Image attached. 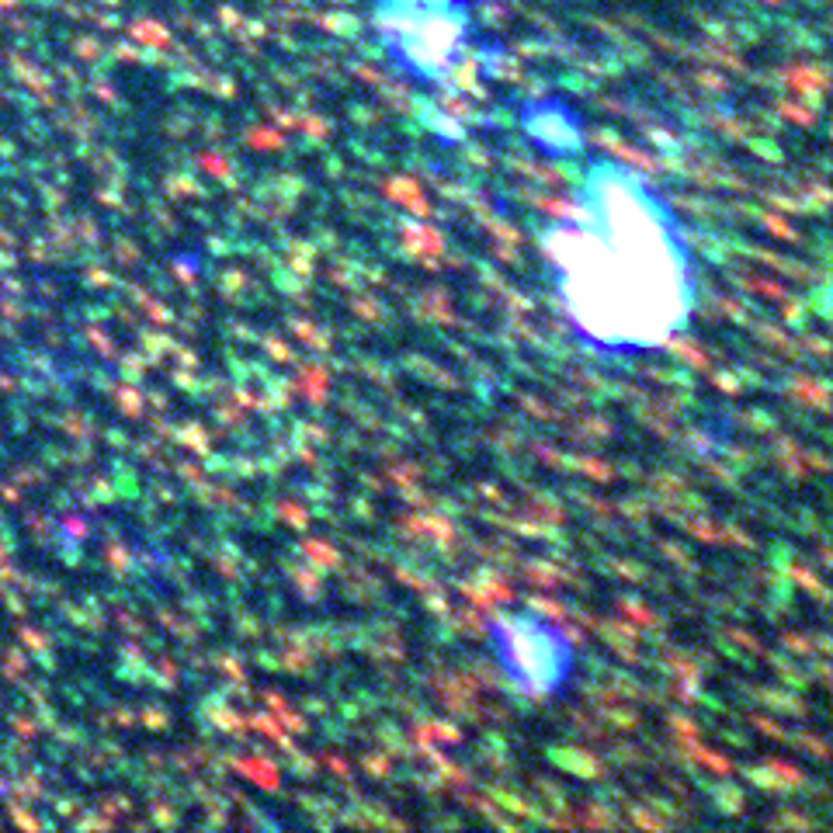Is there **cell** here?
Listing matches in <instances>:
<instances>
[{
    "instance_id": "6da1fadb",
    "label": "cell",
    "mask_w": 833,
    "mask_h": 833,
    "mask_svg": "<svg viewBox=\"0 0 833 833\" xmlns=\"http://www.w3.org/2000/svg\"><path fill=\"white\" fill-rule=\"evenodd\" d=\"M563 295L580 330L608 347H649L685 327L687 257L670 216L646 184L597 164L577 229H556Z\"/></svg>"
},
{
    "instance_id": "7a4b0ae2",
    "label": "cell",
    "mask_w": 833,
    "mask_h": 833,
    "mask_svg": "<svg viewBox=\"0 0 833 833\" xmlns=\"http://www.w3.org/2000/svg\"><path fill=\"white\" fill-rule=\"evenodd\" d=\"M497 642L504 649V660L511 663L507 670L521 685L535 694H545L563 681L569 667V649L552 629L539 622H504L497 629Z\"/></svg>"
},
{
    "instance_id": "3957f363",
    "label": "cell",
    "mask_w": 833,
    "mask_h": 833,
    "mask_svg": "<svg viewBox=\"0 0 833 833\" xmlns=\"http://www.w3.org/2000/svg\"><path fill=\"white\" fill-rule=\"evenodd\" d=\"M444 11H472V0H375V22L424 18Z\"/></svg>"
}]
</instances>
